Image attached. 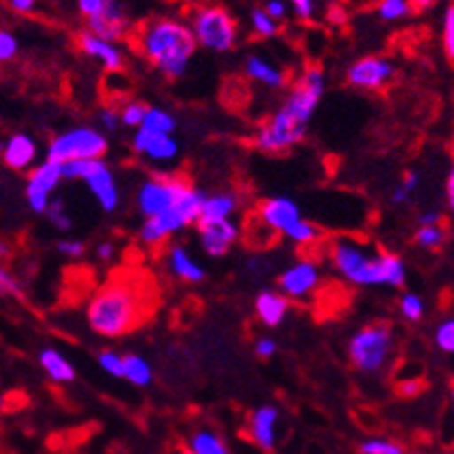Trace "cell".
I'll use <instances>...</instances> for the list:
<instances>
[{"mask_svg": "<svg viewBox=\"0 0 454 454\" xmlns=\"http://www.w3.org/2000/svg\"><path fill=\"white\" fill-rule=\"evenodd\" d=\"M325 72L320 66H309L294 82L286 102L257 128L253 144L262 153H283L306 137L313 114L325 96Z\"/></svg>", "mask_w": 454, "mask_h": 454, "instance_id": "obj_1", "label": "cell"}, {"mask_svg": "<svg viewBox=\"0 0 454 454\" xmlns=\"http://www.w3.org/2000/svg\"><path fill=\"white\" fill-rule=\"evenodd\" d=\"M149 311V283H144L139 276H112L90 297L86 323L98 336L116 339L137 329Z\"/></svg>", "mask_w": 454, "mask_h": 454, "instance_id": "obj_2", "label": "cell"}, {"mask_svg": "<svg viewBox=\"0 0 454 454\" xmlns=\"http://www.w3.org/2000/svg\"><path fill=\"white\" fill-rule=\"evenodd\" d=\"M132 43L139 54L165 79L184 77L198 49L188 24L172 17H156L144 21L132 33Z\"/></svg>", "mask_w": 454, "mask_h": 454, "instance_id": "obj_3", "label": "cell"}, {"mask_svg": "<svg viewBox=\"0 0 454 454\" xmlns=\"http://www.w3.org/2000/svg\"><path fill=\"white\" fill-rule=\"evenodd\" d=\"M332 267L340 278L359 287H401L406 286V262L396 253L371 251L357 239H336L329 248Z\"/></svg>", "mask_w": 454, "mask_h": 454, "instance_id": "obj_4", "label": "cell"}, {"mask_svg": "<svg viewBox=\"0 0 454 454\" xmlns=\"http://www.w3.org/2000/svg\"><path fill=\"white\" fill-rule=\"evenodd\" d=\"M207 192L198 191V188H191L185 192L179 202L169 207L168 211L153 215V218H144L142 230H139V241L144 246H160L179 234L181 230L191 227L198 223L200 218V207H202V200Z\"/></svg>", "mask_w": 454, "mask_h": 454, "instance_id": "obj_5", "label": "cell"}, {"mask_svg": "<svg viewBox=\"0 0 454 454\" xmlns=\"http://www.w3.org/2000/svg\"><path fill=\"white\" fill-rule=\"evenodd\" d=\"M188 28H191L198 47L209 49L215 54L230 51L239 37V26H237L232 14L227 12L225 7L218 5H202L192 10Z\"/></svg>", "mask_w": 454, "mask_h": 454, "instance_id": "obj_6", "label": "cell"}, {"mask_svg": "<svg viewBox=\"0 0 454 454\" xmlns=\"http://www.w3.org/2000/svg\"><path fill=\"white\" fill-rule=\"evenodd\" d=\"M395 348V332L387 323L364 325L348 343V355L359 373H378L389 362Z\"/></svg>", "mask_w": 454, "mask_h": 454, "instance_id": "obj_7", "label": "cell"}, {"mask_svg": "<svg viewBox=\"0 0 454 454\" xmlns=\"http://www.w3.org/2000/svg\"><path fill=\"white\" fill-rule=\"evenodd\" d=\"M109 149L107 135L98 128L77 126L56 135L47 146V160L63 165L72 160H102Z\"/></svg>", "mask_w": 454, "mask_h": 454, "instance_id": "obj_8", "label": "cell"}, {"mask_svg": "<svg viewBox=\"0 0 454 454\" xmlns=\"http://www.w3.org/2000/svg\"><path fill=\"white\" fill-rule=\"evenodd\" d=\"M63 181H84L105 214H114L121 204V191L112 168L102 160H72L60 165Z\"/></svg>", "mask_w": 454, "mask_h": 454, "instance_id": "obj_9", "label": "cell"}, {"mask_svg": "<svg viewBox=\"0 0 454 454\" xmlns=\"http://www.w3.org/2000/svg\"><path fill=\"white\" fill-rule=\"evenodd\" d=\"M192 185L184 176H172V174H158L142 181L137 188V209L144 218H153V215L168 211L169 207L179 202L185 192L191 191Z\"/></svg>", "mask_w": 454, "mask_h": 454, "instance_id": "obj_10", "label": "cell"}, {"mask_svg": "<svg viewBox=\"0 0 454 454\" xmlns=\"http://www.w3.org/2000/svg\"><path fill=\"white\" fill-rule=\"evenodd\" d=\"M60 181H63L60 165H56V162L44 160L30 169L28 179H26V202H28L33 214L44 215Z\"/></svg>", "mask_w": 454, "mask_h": 454, "instance_id": "obj_11", "label": "cell"}, {"mask_svg": "<svg viewBox=\"0 0 454 454\" xmlns=\"http://www.w3.org/2000/svg\"><path fill=\"white\" fill-rule=\"evenodd\" d=\"M396 66L383 56H364L348 67V84L359 90H380L395 79Z\"/></svg>", "mask_w": 454, "mask_h": 454, "instance_id": "obj_12", "label": "cell"}, {"mask_svg": "<svg viewBox=\"0 0 454 454\" xmlns=\"http://www.w3.org/2000/svg\"><path fill=\"white\" fill-rule=\"evenodd\" d=\"M323 281V271L313 260H297L278 276V290L286 299L311 297Z\"/></svg>", "mask_w": 454, "mask_h": 454, "instance_id": "obj_13", "label": "cell"}, {"mask_svg": "<svg viewBox=\"0 0 454 454\" xmlns=\"http://www.w3.org/2000/svg\"><path fill=\"white\" fill-rule=\"evenodd\" d=\"M86 24H89V33L93 35L102 37L107 43H119L130 30V17L121 0H105L100 12L93 19H86Z\"/></svg>", "mask_w": 454, "mask_h": 454, "instance_id": "obj_14", "label": "cell"}, {"mask_svg": "<svg viewBox=\"0 0 454 454\" xmlns=\"http://www.w3.org/2000/svg\"><path fill=\"white\" fill-rule=\"evenodd\" d=\"M195 227H198L200 244L209 257H225L241 237V227L234 218L218 223H198Z\"/></svg>", "mask_w": 454, "mask_h": 454, "instance_id": "obj_15", "label": "cell"}, {"mask_svg": "<svg viewBox=\"0 0 454 454\" xmlns=\"http://www.w3.org/2000/svg\"><path fill=\"white\" fill-rule=\"evenodd\" d=\"M301 218H304V215H301L299 204L294 202L293 198H286V195L264 200V202L260 204V221H262L264 227L271 230V232L283 234L287 227H293L294 223L301 221Z\"/></svg>", "mask_w": 454, "mask_h": 454, "instance_id": "obj_16", "label": "cell"}, {"mask_svg": "<svg viewBox=\"0 0 454 454\" xmlns=\"http://www.w3.org/2000/svg\"><path fill=\"white\" fill-rule=\"evenodd\" d=\"M37 144L35 139L26 135V132H14L3 142L0 146V156L7 168L14 169V172H28V169L35 168L37 162Z\"/></svg>", "mask_w": 454, "mask_h": 454, "instance_id": "obj_17", "label": "cell"}, {"mask_svg": "<svg viewBox=\"0 0 454 454\" xmlns=\"http://www.w3.org/2000/svg\"><path fill=\"white\" fill-rule=\"evenodd\" d=\"M132 149L151 162H172L179 158L181 146L174 135H149V132L135 130Z\"/></svg>", "mask_w": 454, "mask_h": 454, "instance_id": "obj_18", "label": "cell"}, {"mask_svg": "<svg viewBox=\"0 0 454 454\" xmlns=\"http://www.w3.org/2000/svg\"><path fill=\"white\" fill-rule=\"evenodd\" d=\"M278 419H281V411L271 406V403H264L251 415L248 436L264 452H271L276 448V442H278Z\"/></svg>", "mask_w": 454, "mask_h": 454, "instance_id": "obj_19", "label": "cell"}, {"mask_svg": "<svg viewBox=\"0 0 454 454\" xmlns=\"http://www.w3.org/2000/svg\"><path fill=\"white\" fill-rule=\"evenodd\" d=\"M77 43H79V49H82L89 59L98 60L105 70L109 72L123 70L126 56H123V51H121V47L116 43H107V40L93 35V33H89V30L79 33Z\"/></svg>", "mask_w": 454, "mask_h": 454, "instance_id": "obj_20", "label": "cell"}, {"mask_svg": "<svg viewBox=\"0 0 454 454\" xmlns=\"http://www.w3.org/2000/svg\"><path fill=\"white\" fill-rule=\"evenodd\" d=\"M290 313V299L276 290H262L255 297V316L264 327H281Z\"/></svg>", "mask_w": 454, "mask_h": 454, "instance_id": "obj_21", "label": "cell"}, {"mask_svg": "<svg viewBox=\"0 0 454 454\" xmlns=\"http://www.w3.org/2000/svg\"><path fill=\"white\" fill-rule=\"evenodd\" d=\"M168 267L179 281L191 283V286H198L207 278V271H204L202 264L185 251V246L172 244L168 251Z\"/></svg>", "mask_w": 454, "mask_h": 454, "instance_id": "obj_22", "label": "cell"}, {"mask_svg": "<svg viewBox=\"0 0 454 454\" xmlns=\"http://www.w3.org/2000/svg\"><path fill=\"white\" fill-rule=\"evenodd\" d=\"M239 209V198L234 192H214V195H204L202 207H200L198 223H218L234 218ZM195 223V225H198Z\"/></svg>", "mask_w": 454, "mask_h": 454, "instance_id": "obj_23", "label": "cell"}, {"mask_svg": "<svg viewBox=\"0 0 454 454\" xmlns=\"http://www.w3.org/2000/svg\"><path fill=\"white\" fill-rule=\"evenodd\" d=\"M246 77L257 82V84L267 86V89H283L286 86V72L278 70L276 66H271L270 60L262 59V56H248L244 66Z\"/></svg>", "mask_w": 454, "mask_h": 454, "instance_id": "obj_24", "label": "cell"}, {"mask_svg": "<svg viewBox=\"0 0 454 454\" xmlns=\"http://www.w3.org/2000/svg\"><path fill=\"white\" fill-rule=\"evenodd\" d=\"M37 362L44 369V373L49 376V380H54L59 385H67L77 378V371L66 359V355L59 353L56 348H44L37 355Z\"/></svg>", "mask_w": 454, "mask_h": 454, "instance_id": "obj_25", "label": "cell"}, {"mask_svg": "<svg viewBox=\"0 0 454 454\" xmlns=\"http://www.w3.org/2000/svg\"><path fill=\"white\" fill-rule=\"evenodd\" d=\"M188 452L191 454H230L227 442L223 441L221 434H215L214 429L204 427L198 429L188 438Z\"/></svg>", "mask_w": 454, "mask_h": 454, "instance_id": "obj_26", "label": "cell"}, {"mask_svg": "<svg viewBox=\"0 0 454 454\" xmlns=\"http://www.w3.org/2000/svg\"><path fill=\"white\" fill-rule=\"evenodd\" d=\"M135 387H149L153 383V369L142 355H123V376Z\"/></svg>", "mask_w": 454, "mask_h": 454, "instance_id": "obj_27", "label": "cell"}, {"mask_svg": "<svg viewBox=\"0 0 454 454\" xmlns=\"http://www.w3.org/2000/svg\"><path fill=\"white\" fill-rule=\"evenodd\" d=\"M137 130L149 132V135H174V130H176V119H174L168 109L146 107L142 126Z\"/></svg>", "mask_w": 454, "mask_h": 454, "instance_id": "obj_28", "label": "cell"}, {"mask_svg": "<svg viewBox=\"0 0 454 454\" xmlns=\"http://www.w3.org/2000/svg\"><path fill=\"white\" fill-rule=\"evenodd\" d=\"M283 234H286L287 239L293 241V244H297V246H313L316 241L323 239V230H320L316 223L306 221V218L297 221L293 227H287Z\"/></svg>", "mask_w": 454, "mask_h": 454, "instance_id": "obj_29", "label": "cell"}, {"mask_svg": "<svg viewBox=\"0 0 454 454\" xmlns=\"http://www.w3.org/2000/svg\"><path fill=\"white\" fill-rule=\"evenodd\" d=\"M415 244L419 248H425V251H441L442 246L448 244V230L441 225H427V227H418V232H415Z\"/></svg>", "mask_w": 454, "mask_h": 454, "instance_id": "obj_30", "label": "cell"}, {"mask_svg": "<svg viewBox=\"0 0 454 454\" xmlns=\"http://www.w3.org/2000/svg\"><path fill=\"white\" fill-rule=\"evenodd\" d=\"M399 313L408 323H419L425 317V299L418 293H403L399 299Z\"/></svg>", "mask_w": 454, "mask_h": 454, "instance_id": "obj_31", "label": "cell"}, {"mask_svg": "<svg viewBox=\"0 0 454 454\" xmlns=\"http://www.w3.org/2000/svg\"><path fill=\"white\" fill-rule=\"evenodd\" d=\"M412 12L411 0H380L378 3V17L383 21H399Z\"/></svg>", "mask_w": 454, "mask_h": 454, "instance_id": "obj_32", "label": "cell"}, {"mask_svg": "<svg viewBox=\"0 0 454 454\" xmlns=\"http://www.w3.org/2000/svg\"><path fill=\"white\" fill-rule=\"evenodd\" d=\"M146 107H149V105H144V102H139V100L126 102V105L119 109V123L123 128H132V130H137V128L142 126Z\"/></svg>", "mask_w": 454, "mask_h": 454, "instance_id": "obj_33", "label": "cell"}, {"mask_svg": "<svg viewBox=\"0 0 454 454\" xmlns=\"http://www.w3.org/2000/svg\"><path fill=\"white\" fill-rule=\"evenodd\" d=\"M44 215H47V221L51 223L56 230H60V232H70L72 230V218L66 211V202H63L60 198H51Z\"/></svg>", "mask_w": 454, "mask_h": 454, "instance_id": "obj_34", "label": "cell"}, {"mask_svg": "<svg viewBox=\"0 0 454 454\" xmlns=\"http://www.w3.org/2000/svg\"><path fill=\"white\" fill-rule=\"evenodd\" d=\"M434 343L441 353L452 355L454 353V317H442L438 323L436 332H434Z\"/></svg>", "mask_w": 454, "mask_h": 454, "instance_id": "obj_35", "label": "cell"}, {"mask_svg": "<svg viewBox=\"0 0 454 454\" xmlns=\"http://www.w3.org/2000/svg\"><path fill=\"white\" fill-rule=\"evenodd\" d=\"M251 28L257 37H264V40L278 35V24H276L274 19L264 14L262 7H257V10L251 12Z\"/></svg>", "mask_w": 454, "mask_h": 454, "instance_id": "obj_36", "label": "cell"}, {"mask_svg": "<svg viewBox=\"0 0 454 454\" xmlns=\"http://www.w3.org/2000/svg\"><path fill=\"white\" fill-rule=\"evenodd\" d=\"M359 454H406V450L387 438H366L359 442Z\"/></svg>", "mask_w": 454, "mask_h": 454, "instance_id": "obj_37", "label": "cell"}, {"mask_svg": "<svg viewBox=\"0 0 454 454\" xmlns=\"http://www.w3.org/2000/svg\"><path fill=\"white\" fill-rule=\"evenodd\" d=\"M98 364L112 378L123 376V355L116 353V350H100L98 353Z\"/></svg>", "mask_w": 454, "mask_h": 454, "instance_id": "obj_38", "label": "cell"}, {"mask_svg": "<svg viewBox=\"0 0 454 454\" xmlns=\"http://www.w3.org/2000/svg\"><path fill=\"white\" fill-rule=\"evenodd\" d=\"M442 49L450 60L454 59V5L450 3L442 12Z\"/></svg>", "mask_w": 454, "mask_h": 454, "instance_id": "obj_39", "label": "cell"}, {"mask_svg": "<svg viewBox=\"0 0 454 454\" xmlns=\"http://www.w3.org/2000/svg\"><path fill=\"white\" fill-rule=\"evenodd\" d=\"M19 54V40L14 33L0 28V63L14 60Z\"/></svg>", "mask_w": 454, "mask_h": 454, "instance_id": "obj_40", "label": "cell"}, {"mask_svg": "<svg viewBox=\"0 0 454 454\" xmlns=\"http://www.w3.org/2000/svg\"><path fill=\"white\" fill-rule=\"evenodd\" d=\"M98 123H100L102 132L109 135V132H116L121 128L119 123V109L116 107H102L98 112Z\"/></svg>", "mask_w": 454, "mask_h": 454, "instance_id": "obj_41", "label": "cell"}, {"mask_svg": "<svg viewBox=\"0 0 454 454\" xmlns=\"http://www.w3.org/2000/svg\"><path fill=\"white\" fill-rule=\"evenodd\" d=\"M0 294L5 297H21V283L0 264Z\"/></svg>", "mask_w": 454, "mask_h": 454, "instance_id": "obj_42", "label": "cell"}, {"mask_svg": "<svg viewBox=\"0 0 454 454\" xmlns=\"http://www.w3.org/2000/svg\"><path fill=\"white\" fill-rule=\"evenodd\" d=\"M56 251H59L60 255L70 257V260H77V257H82L86 253V244L79 239H60L59 244H56Z\"/></svg>", "mask_w": 454, "mask_h": 454, "instance_id": "obj_43", "label": "cell"}, {"mask_svg": "<svg viewBox=\"0 0 454 454\" xmlns=\"http://www.w3.org/2000/svg\"><path fill=\"white\" fill-rule=\"evenodd\" d=\"M262 10H264V14H267V17L274 19L276 24H281L283 19L287 17V3H286V0H267Z\"/></svg>", "mask_w": 454, "mask_h": 454, "instance_id": "obj_44", "label": "cell"}, {"mask_svg": "<svg viewBox=\"0 0 454 454\" xmlns=\"http://www.w3.org/2000/svg\"><path fill=\"white\" fill-rule=\"evenodd\" d=\"M276 353H278V346H276V340L271 336H260L255 340V355L260 359H271Z\"/></svg>", "mask_w": 454, "mask_h": 454, "instance_id": "obj_45", "label": "cell"}, {"mask_svg": "<svg viewBox=\"0 0 454 454\" xmlns=\"http://www.w3.org/2000/svg\"><path fill=\"white\" fill-rule=\"evenodd\" d=\"M287 5H293L294 14L299 19H311L313 12H316V3L313 0H286Z\"/></svg>", "mask_w": 454, "mask_h": 454, "instance_id": "obj_46", "label": "cell"}, {"mask_svg": "<svg viewBox=\"0 0 454 454\" xmlns=\"http://www.w3.org/2000/svg\"><path fill=\"white\" fill-rule=\"evenodd\" d=\"M102 5H105V0H77L79 12L84 14L86 19L96 17V14L102 10Z\"/></svg>", "mask_w": 454, "mask_h": 454, "instance_id": "obj_47", "label": "cell"}, {"mask_svg": "<svg viewBox=\"0 0 454 454\" xmlns=\"http://www.w3.org/2000/svg\"><path fill=\"white\" fill-rule=\"evenodd\" d=\"M419 185V172H415V169H411V172L403 174V181H401V191L406 192L408 198H412V192L418 191Z\"/></svg>", "mask_w": 454, "mask_h": 454, "instance_id": "obj_48", "label": "cell"}, {"mask_svg": "<svg viewBox=\"0 0 454 454\" xmlns=\"http://www.w3.org/2000/svg\"><path fill=\"white\" fill-rule=\"evenodd\" d=\"M442 223V214L436 209H427L418 215V227H427V225H441Z\"/></svg>", "mask_w": 454, "mask_h": 454, "instance_id": "obj_49", "label": "cell"}, {"mask_svg": "<svg viewBox=\"0 0 454 454\" xmlns=\"http://www.w3.org/2000/svg\"><path fill=\"white\" fill-rule=\"evenodd\" d=\"M7 5H10V10H14L19 14H30L35 10L37 0H7Z\"/></svg>", "mask_w": 454, "mask_h": 454, "instance_id": "obj_50", "label": "cell"}, {"mask_svg": "<svg viewBox=\"0 0 454 454\" xmlns=\"http://www.w3.org/2000/svg\"><path fill=\"white\" fill-rule=\"evenodd\" d=\"M445 202H448V209H454V169L448 172V179H445Z\"/></svg>", "mask_w": 454, "mask_h": 454, "instance_id": "obj_51", "label": "cell"}, {"mask_svg": "<svg viewBox=\"0 0 454 454\" xmlns=\"http://www.w3.org/2000/svg\"><path fill=\"white\" fill-rule=\"evenodd\" d=\"M114 255H116V248H114V244L105 241V244L98 246V257H100L102 262H112Z\"/></svg>", "mask_w": 454, "mask_h": 454, "instance_id": "obj_52", "label": "cell"}, {"mask_svg": "<svg viewBox=\"0 0 454 454\" xmlns=\"http://www.w3.org/2000/svg\"><path fill=\"white\" fill-rule=\"evenodd\" d=\"M431 3H434V0H412L411 7L412 10H429Z\"/></svg>", "mask_w": 454, "mask_h": 454, "instance_id": "obj_53", "label": "cell"}, {"mask_svg": "<svg viewBox=\"0 0 454 454\" xmlns=\"http://www.w3.org/2000/svg\"><path fill=\"white\" fill-rule=\"evenodd\" d=\"M5 255H10V246H7L5 241L0 239V257H5Z\"/></svg>", "mask_w": 454, "mask_h": 454, "instance_id": "obj_54", "label": "cell"}, {"mask_svg": "<svg viewBox=\"0 0 454 454\" xmlns=\"http://www.w3.org/2000/svg\"><path fill=\"white\" fill-rule=\"evenodd\" d=\"M3 408H5V401L0 399V411H3Z\"/></svg>", "mask_w": 454, "mask_h": 454, "instance_id": "obj_55", "label": "cell"}, {"mask_svg": "<svg viewBox=\"0 0 454 454\" xmlns=\"http://www.w3.org/2000/svg\"><path fill=\"white\" fill-rule=\"evenodd\" d=\"M179 454H191V452H188V450H181V452Z\"/></svg>", "mask_w": 454, "mask_h": 454, "instance_id": "obj_56", "label": "cell"}]
</instances>
